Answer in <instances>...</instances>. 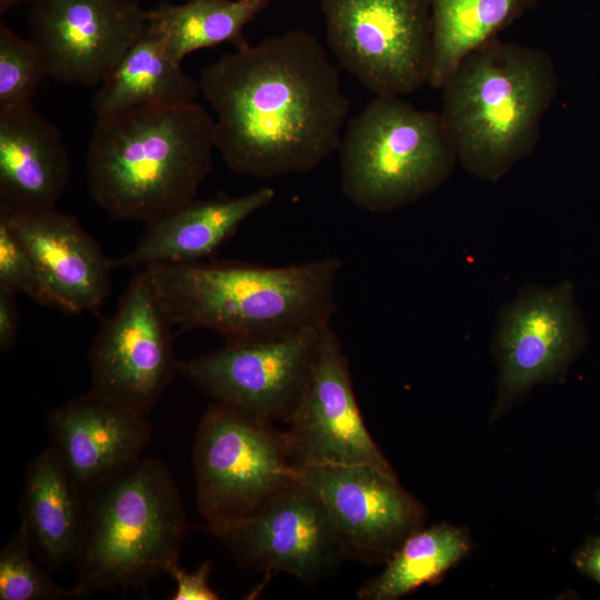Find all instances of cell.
<instances>
[{
	"label": "cell",
	"instance_id": "f1b7e54d",
	"mask_svg": "<svg viewBox=\"0 0 600 600\" xmlns=\"http://www.w3.org/2000/svg\"><path fill=\"white\" fill-rule=\"evenodd\" d=\"M16 292L0 286V351L13 347L19 329V310Z\"/></svg>",
	"mask_w": 600,
	"mask_h": 600
},
{
	"label": "cell",
	"instance_id": "603a6c76",
	"mask_svg": "<svg viewBox=\"0 0 600 600\" xmlns=\"http://www.w3.org/2000/svg\"><path fill=\"white\" fill-rule=\"evenodd\" d=\"M272 0H188L162 2L147 11L148 29L176 62L191 52L221 43L242 48L243 31Z\"/></svg>",
	"mask_w": 600,
	"mask_h": 600
},
{
	"label": "cell",
	"instance_id": "d4e9b609",
	"mask_svg": "<svg viewBox=\"0 0 600 600\" xmlns=\"http://www.w3.org/2000/svg\"><path fill=\"white\" fill-rule=\"evenodd\" d=\"M31 541L22 527L0 552L1 600H57L76 598L73 590L58 586L31 558Z\"/></svg>",
	"mask_w": 600,
	"mask_h": 600
},
{
	"label": "cell",
	"instance_id": "9c48e42d",
	"mask_svg": "<svg viewBox=\"0 0 600 600\" xmlns=\"http://www.w3.org/2000/svg\"><path fill=\"white\" fill-rule=\"evenodd\" d=\"M328 44L376 96L410 94L428 84L429 0H320Z\"/></svg>",
	"mask_w": 600,
	"mask_h": 600
},
{
	"label": "cell",
	"instance_id": "4dcf8cb0",
	"mask_svg": "<svg viewBox=\"0 0 600 600\" xmlns=\"http://www.w3.org/2000/svg\"><path fill=\"white\" fill-rule=\"evenodd\" d=\"M32 0H0V12L3 13L20 2H31Z\"/></svg>",
	"mask_w": 600,
	"mask_h": 600
},
{
	"label": "cell",
	"instance_id": "4316f807",
	"mask_svg": "<svg viewBox=\"0 0 600 600\" xmlns=\"http://www.w3.org/2000/svg\"><path fill=\"white\" fill-rule=\"evenodd\" d=\"M0 286L23 293L34 302L56 308L32 256L0 219Z\"/></svg>",
	"mask_w": 600,
	"mask_h": 600
},
{
	"label": "cell",
	"instance_id": "6da1fadb",
	"mask_svg": "<svg viewBox=\"0 0 600 600\" xmlns=\"http://www.w3.org/2000/svg\"><path fill=\"white\" fill-rule=\"evenodd\" d=\"M198 83L214 112L216 149L237 173H303L339 149L350 101L309 32L290 30L226 53Z\"/></svg>",
	"mask_w": 600,
	"mask_h": 600
},
{
	"label": "cell",
	"instance_id": "1f68e13d",
	"mask_svg": "<svg viewBox=\"0 0 600 600\" xmlns=\"http://www.w3.org/2000/svg\"><path fill=\"white\" fill-rule=\"evenodd\" d=\"M596 498H597V502H598V504L600 507V488L597 491Z\"/></svg>",
	"mask_w": 600,
	"mask_h": 600
},
{
	"label": "cell",
	"instance_id": "ba28073f",
	"mask_svg": "<svg viewBox=\"0 0 600 600\" xmlns=\"http://www.w3.org/2000/svg\"><path fill=\"white\" fill-rule=\"evenodd\" d=\"M588 344L574 283L523 284L498 312L491 351L498 369L489 423L498 421L541 383L566 379Z\"/></svg>",
	"mask_w": 600,
	"mask_h": 600
},
{
	"label": "cell",
	"instance_id": "44dd1931",
	"mask_svg": "<svg viewBox=\"0 0 600 600\" xmlns=\"http://www.w3.org/2000/svg\"><path fill=\"white\" fill-rule=\"evenodd\" d=\"M199 93V83L147 28L98 87L92 108L99 119L140 107L194 102Z\"/></svg>",
	"mask_w": 600,
	"mask_h": 600
},
{
	"label": "cell",
	"instance_id": "7402d4cb",
	"mask_svg": "<svg viewBox=\"0 0 600 600\" xmlns=\"http://www.w3.org/2000/svg\"><path fill=\"white\" fill-rule=\"evenodd\" d=\"M538 0H429L431 62L428 84L441 89L472 51L533 9Z\"/></svg>",
	"mask_w": 600,
	"mask_h": 600
},
{
	"label": "cell",
	"instance_id": "9a60e30c",
	"mask_svg": "<svg viewBox=\"0 0 600 600\" xmlns=\"http://www.w3.org/2000/svg\"><path fill=\"white\" fill-rule=\"evenodd\" d=\"M286 431L296 469L366 464L396 474L368 432L353 391L349 361L329 326L303 399Z\"/></svg>",
	"mask_w": 600,
	"mask_h": 600
},
{
	"label": "cell",
	"instance_id": "277c9868",
	"mask_svg": "<svg viewBox=\"0 0 600 600\" xmlns=\"http://www.w3.org/2000/svg\"><path fill=\"white\" fill-rule=\"evenodd\" d=\"M558 88L554 63L541 49L497 37L469 53L441 87L439 113L458 162L499 181L534 150Z\"/></svg>",
	"mask_w": 600,
	"mask_h": 600
},
{
	"label": "cell",
	"instance_id": "7a4b0ae2",
	"mask_svg": "<svg viewBox=\"0 0 600 600\" xmlns=\"http://www.w3.org/2000/svg\"><path fill=\"white\" fill-rule=\"evenodd\" d=\"M178 332L208 329L224 343L283 338L330 324L342 261L289 266L239 261L162 262L144 267Z\"/></svg>",
	"mask_w": 600,
	"mask_h": 600
},
{
	"label": "cell",
	"instance_id": "5b68a950",
	"mask_svg": "<svg viewBox=\"0 0 600 600\" xmlns=\"http://www.w3.org/2000/svg\"><path fill=\"white\" fill-rule=\"evenodd\" d=\"M83 490L76 598L144 587L179 562L186 512L164 462L140 459Z\"/></svg>",
	"mask_w": 600,
	"mask_h": 600
},
{
	"label": "cell",
	"instance_id": "8992f818",
	"mask_svg": "<svg viewBox=\"0 0 600 600\" xmlns=\"http://www.w3.org/2000/svg\"><path fill=\"white\" fill-rule=\"evenodd\" d=\"M340 188L357 208L386 213L441 187L458 158L440 113L376 96L346 123Z\"/></svg>",
	"mask_w": 600,
	"mask_h": 600
},
{
	"label": "cell",
	"instance_id": "5bb4252c",
	"mask_svg": "<svg viewBox=\"0 0 600 600\" xmlns=\"http://www.w3.org/2000/svg\"><path fill=\"white\" fill-rule=\"evenodd\" d=\"M30 40L46 76L100 86L148 28L137 0H32Z\"/></svg>",
	"mask_w": 600,
	"mask_h": 600
},
{
	"label": "cell",
	"instance_id": "cb8c5ba5",
	"mask_svg": "<svg viewBox=\"0 0 600 600\" xmlns=\"http://www.w3.org/2000/svg\"><path fill=\"white\" fill-rule=\"evenodd\" d=\"M471 549L467 531L448 522L421 528L409 536L383 570L358 590L360 600H397L423 584H433Z\"/></svg>",
	"mask_w": 600,
	"mask_h": 600
},
{
	"label": "cell",
	"instance_id": "7c38bea8",
	"mask_svg": "<svg viewBox=\"0 0 600 600\" xmlns=\"http://www.w3.org/2000/svg\"><path fill=\"white\" fill-rule=\"evenodd\" d=\"M206 530L239 567L286 572L307 583L331 574L347 559L327 509L298 478L256 513Z\"/></svg>",
	"mask_w": 600,
	"mask_h": 600
},
{
	"label": "cell",
	"instance_id": "8fae6325",
	"mask_svg": "<svg viewBox=\"0 0 600 600\" xmlns=\"http://www.w3.org/2000/svg\"><path fill=\"white\" fill-rule=\"evenodd\" d=\"M172 329L148 270L139 269L93 338L90 390L146 414L179 372Z\"/></svg>",
	"mask_w": 600,
	"mask_h": 600
},
{
	"label": "cell",
	"instance_id": "ffe728a7",
	"mask_svg": "<svg viewBox=\"0 0 600 600\" xmlns=\"http://www.w3.org/2000/svg\"><path fill=\"white\" fill-rule=\"evenodd\" d=\"M21 526L50 570L73 562L83 518V490L50 446L28 464L19 503Z\"/></svg>",
	"mask_w": 600,
	"mask_h": 600
},
{
	"label": "cell",
	"instance_id": "83f0119b",
	"mask_svg": "<svg viewBox=\"0 0 600 600\" xmlns=\"http://www.w3.org/2000/svg\"><path fill=\"white\" fill-rule=\"evenodd\" d=\"M211 563L204 561L194 572L189 573L174 563L168 570V574L176 581L177 590L172 600H217L219 594L209 584Z\"/></svg>",
	"mask_w": 600,
	"mask_h": 600
},
{
	"label": "cell",
	"instance_id": "2e32d148",
	"mask_svg": "<svg viewBox=\"0 0 600 600\" xmlns=\"http://www.w3.org/2000/svg\"><path fill=\"white\" fill-rule=\"evenodd\" d=\"M51 447L82 489L140 460L152 427L144 413L92 390L50 410Z\"/></svg>",
	"mask_w": 600,
	"mask_h": 600
},
{
	"label": "cell",
	"instance_id": "30bf717a",
	"mask_svg": "<svg viewBox=\"0 0 600 600\" xmlns=\"http://www.w3.org/2000/svg\"><path fill=\"white\" fill-rule=\"evenodd\" d=\"M329 326L278 339L224 343L179 361V372L214 402L289 423L307 391Z\"/></svg>",
	"mask_w": 600,
	"mask_h": 600
},
{
	"label": "cell",
	"instance_id": "e0dca14e",
	"mask_svg": "<svg viewBox=\"0 0 600 600\" xmlns=\"http://www.w3.org/2000/svg\"><path fill=\"white\" fill-rule=\"evenodd\" d=\"M34 259L56 309L97 312L107 299L114 266L73 216L56 208L0 214Z\"/></svg>",
	"mask_w": 600,
	"mask_h": 600
},
{
	"label": "cell",
	"instance_id": "4fadbf2b",
	"mask_svg": "<svg viewBox=\"0 0 600 600\" xmlns=\"http://www.w3.org/2000/svg\"><path fill=\"white\" fill-rule=\"evenodd\" d=\"M297 478L320 499L332 519L347 559L384 564L423 527L426 510L397 474L366 464H312Z\"/></svg>",
	"mask_w": 600,
	"mask_h": 600
},
{
	"label": "cell",
	"instance_id": "3957f363",
	"mask_svg": "<svg viewBox=\"0 0 600 600\" xmlns=\"http://www.w3.org/2000/svg\"><path fill=\"white\" fill-rule=\"evenodd\" d=\"M214 149L213 117L196 102L99 118L86 157L89 193L114 219L150 223L194 199Z\"/></svg>",
	"mask_w": 600,
	"mask_h": 600
},
{
	"label": "cell",
	"instance_id": "484cf974",
	"mask_svg": "<svg viewBox=\"0 0 600 600\" xmlns=\"http://www.w3.org/2000/svg\"><path fill=\"white\" fill-rule=\"evenodd\" d=\"M43 77V64L33 42L1 22L0 109L31 102Z\"/></svg>",
	"mask_w": 600,
	"mask_h": 600
},
{
	"label": "cell",
	"instance_id": "d6986e66",
	"mask_svg": "<svg viewBox=\"0 0 600 600\" xmlns=\"http://www.w3.org/2000/svg\"><path fill=\"white\" fill-rule=\"evenodd\" d=\"M276 191L261 187L240 197L191 200L147 223L136 247L114 266L141 269L162 262H196L214 253L249 217L267 207Z\"/></svg>",
	"mask_w": 600,
	"mask_h": 600
},
{
	"label": "cell",
	"instance_id": "f546056e",
	"mask_svg": "<svg viewBox=\"0 0 600 600\" xmlns=\"http://www.w3.org/2000/svg\"><path fill=\"white\" fill-rule=\"evenodd\" d=\"M572 563L580 573L600 586V533L584 540L574 551Z\"/></svg>",
	"mask_w": 600,
	"mask_h": 600
},
{
	"label": "cell",
	"instance_id": "ac0fdd59",
	"mask_svg": "<svg viewBox=\"0 0 600 600\" xmlns=\"http://www.w3.org/2000/svg\"><path fill=\"white\" fill-rule=\"evenodd\" d=\"M70 172L58 129L32 101L0 109V214L56 208Z\"/></svg>",
	"mask_w": 600,
	"mask_h": 600
},
{
	"label": "cell",
	"instance_id": "52a82bcc",
	"mask_svg": "<svg viewBox=\"0 0 600 600\" xmlns=\"http://www.w3.org/2000/svg\"><path fill=\"white\" fill-rule=\"evenodd\" d=\"M193 468L206 529L256 513L297 480L286 431L220 402L200 420Z\"/></svg>",
	"mask_w": 600,
	"mask_h": 600
}]
</instances>
